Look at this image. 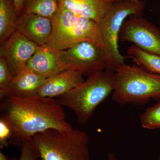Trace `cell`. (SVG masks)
I'll list each match as a JSON object with an SVG mask.
<instances>
[{
	"mask_svg": "<svg viewBox=\"0 0 160 160\" xmlns=\"http://www.w3.org/2000/svg\"><path fill=\"white\" fill-rule=\"evenodd\" d=\"M2 118L9 124L11 136L9 144L20 146L31 141L35 135L47 129L69 130L62 106L54 98L32 96L18 97L9 95L3 98Z\"/></svg>",
	"mask_w": 160,
	"mask_h": 160,
	"instance_id": "obj_1",
	"label": "cell"
},
{
	"mask_svg": "<svg viewBox=\"0 0 160 160\" xmlns=\"http://www.w3.org/2000/svg\"><path fill=\"white\" fill-rule=\"evenodd\" d=\"M114 85L115 72L104 70L88 77L86 81L57 100L63 107L72 110L78 123L83 126L98 106L112 93Z\"/></svg>",
	"mask_w": 160,
	"mask_h": 160,
	"instance_id": "obj_2",
	"label": "cell"
},
{
	"mask_svg": "<svg viewBox=\"0 0 160 160\" xmlns=\"http://www.w3.org/2000/svg\"><path fill=\"white\" fill-rule=\"evenodd\" d=\"M31 142L39 160H90L89 137L82 130L47 129L33 136Z\"/></svg>",
	"mask_w": 160,
	"mask_h": 160,
	"instance_id": "obj_3",
	"label": "cell"
},
{
	"mask_svg": "<svg viewBox=\"0 0 160 160\" xmlns=\"http://www.w3.org/2000/svg\"><path fill=\"white\" fill-rule=\"evenodd\" d=\"M112 98L120 105L142 104L151 98L160 99V75L137 66L121 64L115 69Z\"/></svg>",
	"mask_w": 160,
	"mask_h": 160,
	"instance_id": "obj_4",
	"label": "cell"
},
{
	"mask_svg": "<svg viewBox=\"0 0 160 160\" xmlns=\"http://www.w3.org/2000/svg\"><path fill=\"white\" fill-rule=\"evenodd\" d=\"M145 8L142 0L116 1L100 21L98 25L106 61L105 70L114 72L118 66L125 63L126 58L120 53L118 44L121 28L129 17L143 16Z\"/></svg>",
	"mask_w": 160,
	"mask_h": 160,
	"instance_id": "obj_5",
	"label": "cell"
},
{
	"mask_svg": "<svg viewBox=\"0 0 160 160\" xmlns=\"http://www.w3.org/2000/svg\"><path fill=\"white\" fill-rule=\"evenodd\" d=\"M52 19V31L47 45L61 51L83 42L96 44L102 49V42L98 24L59 5Z\"/></svg>",
	"mask_w": 160,
	"mask_h": 160,
	"instance_id": "obj_6",
	"label": "cell"
},
{
	"mask_svg": "<svg viewBox=\"0 0 160 160\" xmlns=\"http://www.w3.org/2000/svg\"><path fill=\"white\" fill-rule=\"evenodd\" d=\"M66 69H71L89 77L105 70L106 61L102 48L89 42H81L59 51Z\"/></svg>",
	"mask_w": 160,
	"mask_h": 160,
	"instance_id": "obj_7",
	"label": "cell"
},
{
	"mask_svg": "<svg viewBox=\"0 0 160 160\" xmlns=\"http://www.w3.org/2000/svg\"><path fill=\"white\" fill-rule=\"evenodd\" d=\"M119 40L133 43L145 51L160 55V30L142 16H131L124 21Z\"/></svg>",
	"mask_w": 160,
	"mask_h": 160,
	"instance_id": "obj_8",
	"label": "cell"
},
{
	"mask_svg": "<svg viewBox=\"0 0 160 160\" xmlns=\"http://www.w3.org/2000/svg\"><path fill=\"white\" fill-rule=\"evenodd\" d=\"M40 46L32 42L17 31H15L1 44L0 57L6 60L12 75L27 66L32 56Z\"/></svg>",
	"mask_w": 160,
	"mask_h": 160,
	"instance_id": "obj_9",
	"label": "cell"
},
{
	"mask_svg": "<svg viewBox=\"0 0 160 160\" xmlns=\"http://www.w3.org/2000/svg\"><path fill=\"white\" fill-rule=\"evenodd\" d=\"M15 31L38 46H45L52 34V21L38 15L22 12L18 18Z\"/></svg>",
	"mask_w": 160,
	"mask_h": 160,
	"instance_id": "obj_10",
	"label": "cell"
},
{
	"mask_svg": "<svg viewBox=\"0 0 160 160\" xmlns=\"http://www.w3.org/2000/svg\"><path fill=\"white\" fill-rule=\"evenodd\" d=\"M27 67L45 79L67 69L60 57L59 51L47 45L40 46L29 60Z\"/></svg>",
	"mask_w": 160,
	"mask_h": 160,
	"instance_id": "obj_11",
	"label": "cell"
},
{
	"mask_svg": "<svg viewBox=\"0 0 160 160\" xmlns=\"http://www.w3.org/2000/svg\"><path fill=\"white\" fill-rule=\"evenodd\" d=\"M83 75L71 69H67L46 79L38 92V95L54 98L66 94L84 82Z\"/></svg>",
	"mask_w": 160,
	"mask_h": 160,
	"instance_id": "obj_12",
	"label": "cell"
},
{
	"mask_svg": "<svg viewBox=\"0 0 160 160\" xmlns=\"http://www.w3.org/2000/svg\"><path fill=\"white\" fill-rule=\"evenodd\" d=\"M46 79L26 66L13 76L8 89V96L26 97L37 95Z\"/></svg>",
	"mask_w": 160,
	"mask_h": 160,
	"instance_id": "obj_13",
	"label": "cell"
},
{
	"mask_svg": "<svg viewBox=\"0 0 160 160\" xmlns=\"http://www.w3.org/2000/svg\"><path fill=\"white\" fill-rule=\"evenodd\" d=\"M59 5L98 24L114 0H57Z\"/></svg>",
	"mask_w": 160,
	"mask_h": 160,
	"instance_id": "obj_14",
	"label": "cell"
},
{
	"mask_svg": "<svg viewBox=\"0 0 160 160\" xmlns=\"http://www.w3.org/2000/svg\"><path fill=\"white\" fill-rule=\"evenodd\" d=\"M18 16L12 0H0V42L15 31Z\"/></svg>",
	"mask_w": 160,
	"mask_h": 160,
	"instance_id": "obj_15",
	"label": "cell"
},
{
	"mask_svg": "<svg viewBox=\"0 0 160 160\" xmlns=\"http://www.w3.org/2000/svg\"><path fill=\"white\" fill-rule=\"evenodd\" d=\"M127 53L136 66L149 73L160 74V55L145 51L134 45L129 46Z\"/></svg>",
	"mask_w": 160,
	"mask_h": 160,
	"instance_id": "obj_16",
	"label": "cell"
},
{
	"mask_svg": "<svg viewBox=\"0 0 160 160\" xmlns=\"http://www.w3.org/2000/svg\"><path fill=\"white\" fill-rule=\"evenodd\" d=\"M57 0H25L22 12L52 19L59 9Z\"/></svg>",
	"mask_w": 160,
	"mask_h": 160,
	"instance_id": "obj_17",
	"label": "cell"
},
{
	"mask_svg": "<svg viewBox=\"0 0 160 160\" xmlns=\"http://www.w3.org/2000/svg\"><path fill=\"white\" fill-rule=\"evenodd\" d=\"M140 120L141 126L144 129L160 128V102L140 115Z\"/></svg>",
	"mask_w": 160,
	"mask_h": 160,
	"instance_id": "obj_18",
	"label": "cell"
},
{
	"mask_svg": "<svg viewBox=\"0 0 160 160\" xmlns=\"http://www.w3.org/2000/svg\"><path fill=\"white\" fill-rule=\"evenodd\" d=\"M6 60L0 57V98L2 99L8 96V89L13 78Z\"/></svg>",
	"mask_w": 160,
	"mask_h": 160,
	"instance_id": "obj_19",
	"label": "cell"
},
{
	"mask_svg": "<svg viewBox=\"0 0 160 160\" xmlns=\"http://www.w3.org/2000/svg\"><path fill=\"white\" fill-rule=\"evenodd\" d=\"M21 156L19 160H39L38 155L31 141H26L19 146Z\"/></svg>",
	"mask_w": 160,
	"mask_h": 160,
	"instance_id": "obj_20",
	"label": "cell"
},
{
	"mask_svg": "<svg viewBox=\"0 0 160 160\" xmlns=\"http://www.w3.org/2000/svg\"><path fill=\"white\" fill-rule=\"evenodd\" d=\"M11 136V129L8 122L2 118L0 119V148L7 147Z\"/></svg>",
	"mask_w": 160,
	"mask_h": 160,
	"instance_id": "obj_21",
	"label": "cell"
},
{
	"mask_svg": "<svg viewBox=\"0 0 160 160\" xmlns=\"http://www.w3.org/2000/svg\"><path fill=\"white\" fill-rule=\"evenodd\" d=\"M25 1V0H12L18 16H19L22 12Z\"/></svg>",
	"mask_w": 160,
	"mask_h": 160,
	"instance_id": "obj_22",
	"label": "cell"
},
{
	"mask_svg": "<svg viewBox=\"0 0 160 160\" xmlns=\"http://www.w3.org/2000/svg\"><path fill=\"white\" fill-rule=\"evenodd\" d=\"M107 160H117L114 154L112 152H109L108 154ZM158 160H160V157Z\"/></svg>",
	"mask_w": 160,
	"mask_h": 160,
	"instance_id": "obj_23",
	"label": "cell"
},
{
	"mask_svg": "<svg viewBox=\"0 0 160 160\" xmlns=\"http://www.w3.org/2000/svg\"><path fill=\"white\" fill-rule=\"evenodd\" d=\"M0 160H9L2 152H0Z\"/></svg>",
	"mask_w": 160,
	"mask_h": 160,
	"instance_id": "obj_24",
	"label": "cell"
},
{
	"mask_svg": "<svg viewBox=\"0 0 160 160\" xmlns=\"http://www.w3.org/2000/svg\"><path fill=\"white\" fill-rule=\"evenodd\" d=\"M115 2L116 1H133V0H114Z\"/></svg>",
	"mask_w": 160,
	"mask_h": 160,
	"instance_id": "obj_25",
	"label": "cell"
},
{
	"mask_svg": "<svg viewBox=\"0 0 160 160\" xmlns=\"http://www.w3.org/2000/svg\"><path fill=\"white\" fill-rule=\"evenodd\" d=\"M10 160H16V159L14 158H11Z\"/></svg>",
	"mask_w": 160,
	"mask_h": 160,
	"instance_id": "obj_26",
	"label": "cell"
}]
</instances>
